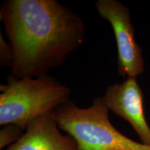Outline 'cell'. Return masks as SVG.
Here are the masks:
<instances>
[{
  "mask_svg": "<svg viewBox=\"0 0 150 150\" xmlns=\"http://www.w3.org/2000/svg\"><path fill=\"white\" fill-rule=\"evenodd\" d=\"M95 8L111 26L117 44V71L124 78H137L145 70L142 49L135 39V30L127 7L117 0H98Z\"/></svg>",
  "mask_w": 150,
  "mask_h": 150,
  "instance_id": "cell-4",
  "label": "cell"
},
{
  "mask_svg": "<svg viewBox=\"0 0 150 150\" xmlns=\"http://www.w3.org/2000/svg\"><path fill=\"white\" fill-rule=\"evenodd\" d=\"M13 59V54L10 43L6 41L1 32L0 33V65L11 67Z\"/></svg>",
  "mask_w": 150,
  "mask_h": 150,
  "instance_id": "cell-8",
  "label": "cell"
},
{
  "mask_svg": "<svg viewBox=\"0 0 150 150\" xmlns=\"http://www.w3.org/2000/svg\"><path fill=\"white\" fill-rule=\"evenodd\" d=\"M103 97H97L88 108L72 101L54 112L58 126L76 140L80 150H150V146L131 139L112 125Z\"/></svg>",
  "mask_w": 150,
  "mask_h": 150,
  "instance_id": "cell-3",
  "label": "cell"
},
{
  "mask_svg": "<svg viewBox=\"0 0 150 150\" xmlns=\"http://www.w3.org/2000/svg\"><path fill=\"white\" fill-rule=\"evenodd\" d=\"M17 78H35L64 63L84 40L82 19L56 0H6L0 8Z\"/></svg>",
  "mask_w": 150,
  "mask_h": 150,
  "instance_id": "cell-1",
  "label": "cell"
},
{
  "mask_svg": "<svg viewBox=\"0 0 150 150\" xmlns=\"http://www.w3.org/2000/svg\"><path fill=\"white\" fill-rule=\"evenodd\" d=\"M54 113L30 124L21 138L5 150H80L70 135L61 134Z\"/></svg>",
  "mask_w": 150,
  "mask_h": 150,
  "instance_id": "cell-6",
  "label": "cell"
},
{
  "mask_svg": "<svg viewBox=\"0 0 150 150\" xmlns=\"http://www.w3.org/2000/svg\"><path fill=\"white\" fill-rule=\"evenodd\" d=\"M24 130L15 125H6L0 130V149L8 148L23 136Z\"/></svg>",
  "mask_w": 150,
  "mask_h": 150,
  "instance_id": "cell-7",
  "label": "cell"
},
{
  "mask_svg": "<svg viewBox=\"0 0 150 150\" xmlns=\"http://www.w3.org/2000/svg\"><path fill=\"white\" fill-rule=\"evenodd\" d=\"M108 109L128 122L142 143L150 146V127L144 110V97L136 78H127L122 83L108 86L104 96Z\"/></svg>",
  "mask_w": 150,
  "mask_h": 150,
  "instance_id": "cell-5",
  "label": "cell"
},
{
  "mask_svg": "<svg viewBox=\"0 0 150 150\" xmlns=\"http://www.w3.org/2000/svg\"><path fill=\"white\" fill-rule=\"evenodd\" d=\"M0 91V125H15L24 131L35 120L68 102L71 95L70 88L47 74L35 78L11 75Z\"/></svg>",
  "mask_w": 150,
  "mask_h": 150,
  "instance_id": "cell-2",
  "label": "cell"
}]
</instances>
